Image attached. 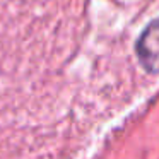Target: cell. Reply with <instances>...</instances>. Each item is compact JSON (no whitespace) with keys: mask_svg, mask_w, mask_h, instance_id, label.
I'll use <instances>...</instances> for the list:
<instances>
[{"mask_svg":"<svg viewBox=\"0 0 159 159\" xmlns=\"http://www.w3.org/2000/svg\"><path fill=\"white\" fill-rule=\"evenodd\" d=\"M137 55L145 70L159 74V19L151 22L139 38Z\"/></svg>","mask_w":159,"mask_h":159,"instance_id":"obj_1","label":"cell"}]
</instances>
